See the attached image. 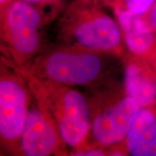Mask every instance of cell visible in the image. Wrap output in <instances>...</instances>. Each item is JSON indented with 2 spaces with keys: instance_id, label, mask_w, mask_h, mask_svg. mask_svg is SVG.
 I'll list each match as a JSON object with an SVG mask.
<instances>
[{
  "instance_id": "1",
  "label": "cell",
  "mask_w": 156,
  "mask_h": 156,
  "mask_svg": "<svg viewBox=\"0 0 156 156\" xmlns=\"http://www.w3.org/2000/svg\"><path fill=\"white\" fill-rule=\"evenodd\" d=\"M36 79L32 83L33 90L55 122L62 141L69 147H77L85 139L91 125L86 99L67 85Z\"/></svg>"
},
{
  "instance_id": "2",
  "label": "cell",
  "mask_w": 156,
  "mask_h": 156,
  "mask_svg": "<svg viewBox=\"0 0 156 156\" xmlns=\"http://www.w3.org/2000/svg\"><path fill=\"white\" fill-rule=\"evenodd\" d=\"M62 30L80 47L109 51L119 46L122 30L110 15L91 0H77L62 20Z\"/></svg>"
},
{
  "instance_id": "3",
  "label": "cell",
  "mask_w": 156,
  "mask_h": 156,
  "mask_svg": "<svg viewBox=\"0 0 156 156\" xmlns=\"http://www.w3.org/2000/svg\"><path fill=\"white\" fill-rule=\"evenodd\" d=\"M103 66L102 57L95 51L59 49L40 62L38 74L41 79L67 86L84 85L95 81Z\"/></svg>"
},
{
  "instance_id": "4",
  "label": "cell",
  "mask_w": 156,
  "mask_h": 156,
  "mask_svg": "<svg viewBox=\"0 0 156 156\" xmlns=\"http://www.w3.org/2000/svg\"><path fill=\"white\" fill-rule=\"evenodd\" d=\"M41 14L23 0L9 2L3 14L4 34L14 56L20 61L30 57L39 45Z\"/></svg>"
},
{
  "instance_id": "5",
  "label": "cell",
  "mask_w": 156,
  "mask_h": 156,
  "mask_svg": "<svg viewBox=\"0 0 156 156\" xmlns=\"http://www.w3.org/2000/svg\"><path fill=\"white\" fill-rule=\"evenodd\" d=\"M25 85L15 75L2 72L0 80V136L9 148L20 146L29 110Z\"/></svg>"
},
{
  "instance_id": "6",
  "label": "cell",
  "mask_w": 156,
  "mask_h": 156,
  "mask_svg": "<svg viewBox=\"0 0 156 156\" xmlns=\"http://www.w3.org/2000/svg\"><path fill=\"white\" fill-rule=\"evenodd\" d=\"M55 122L46 108L38 101L29 110L20 141L24 155L48 156L55 154L61 142Z\"/></svg>"
},
{
  "instance_id": "7",
  "label": "cell",
  "mask_w": 156,
  "mask_h": 156,
  "mask_svg": "<svg viewBox=\"0 0 156 156\" xmlns=\"http://www.w3.org/2000/svg\"><path fill=\"white\" fill-rule=\"evenodd\" d=\"M141 107L134 98L126 96L98 114L91 127L98 143L109 146L125 140Z\"/></svg>"
},
{
  "instance_id": "8",
  "label": "cell",
  "mask_w": 156,
  "mask_h": 156,
  "mask_svg": "<svg viewBox=\"0 0 156 156\" xmlns=\"http://www.w3.org/2000/svg\"><path fill=\"white\" fill-rule=\"evenodd\" d=\"M132 156H156V114L148 107L140 108L125 139Z\"/></svg>"
},
{
  "instance_id": "9",
  "label": "cell",
  "mask_w": 156,
  "mask_h": 156,
  "mask_svg": "<svg viewBox=\"0 0 156 156\" xmlns=\"http://www.w3.org/2000/svg\"><path fill=\"white\" fill-rule=\"evenodd\" d=\"M124 87L126 95L141 108L151 106L156 101V69L142 61L129 62L125 70Z\"/></svg>"
},
{
  "instance_id": "10",
  "label": "cell",
  "mask_w": 156,
  "mask_h": 156,
  "mask_svg": "<svg viewBox=\"0 0 156 156\" xmlns=\"http://www.w3.org/2000/svg\"><path fill=\"white\" fill-rule=\"evenodd\" d=\"M116 13L128 49L140 56L151 51L156 43L155 32L148 27L142 16L134 15L126 8H118Z\"/></svg>"
},
{
  "instance_id": "11",
  "label": "cell",
  "mask_w": 156,
  "mask_h": 156,
  "mask_svg": "<svg viewBox=\"0 0 156 156\" xmlns=\"http://www.w3.org/2000/svg\"><path fill=\"white\" fill-rule=\"evenodd\" d=\"M125 8L134 15H145L151 8L156 0H124Z\"/></svg>"
},
{
  "instance_id": "12",
  "label": "cell",
  "mask_w": 156,
  "mask_h": 156,
  "mask_svg": "<svg viewBox=\"0 0 156 156\" xmlns=\"http://www.w3.org/2000/svg\"><path fill=\"white\" fill-rule=\"evenodd\" d=\"M146 24L154 32L156 31V2L145 15H141Z\"/></svg>"
},
{
  "instance_id": "13",
  "label": "cell",
  "mask_w": 156,
  "mask_h": 156,
  "mask_svg": "<svg viewBox=\"0 0 156 156\" xmlns=\"http://www.w3.org/2000/svg\"><path fill=\"white\" fill-rule=\"evenodd\" d=\"M77 155H103V152L98 150H92V151H88L85 152H82V153H78Z\"/></svg>"
},
{
  "instance_id": "14",
  "label": "cell",
  "mask_w": 156,
  "mask_h": 156,
  "mask_svg": "<svg viewBox=\"0 0 156 156\" xmlns=\"http://www.w3.org/2000/svg\"><path fill=\"white\" fill-rule=\"evenodd\" d=\"M23 1L25 2L30 4V5H33V4H39V3H44L46 0H23Z\"/></svg>"
},
{
  "instance_id": "15",
  "label": "cell",
  "mask_w": 156,
  "mask_h": 156,
  "mask_svg": "<svg viewBox=\"0 0 156 156\" xmlns=\"http://www.w3.org/2000/svg\"><path fill=\"white\" fill-rule=\"evenodd\" d=\"M10 0H0V2H1V5L2 6V5H5L6 4H7V5H8V4L10 2Z\"/></svg>"
},
{
  "instance_id": "16",
  "label": "cell",
  "mask_w": 156,
  "mask_h": 156,
  "mask_svg": "<svg viewBox=\"0 0 156 156\" xmlns=\"http://www.w3.org/2000/svg\"><path fill=\"white\" fill-rule=\"evenodd\" d=\"M56 1H58V0H46L44 3H52V2H55Z\"/></svg>"
},
{
  "instance_id": "17",
  "label": "cell",
  "mask_w": 156,
  "mask_h": 156,
  "mask_svg": "<svg viewBox=\"0 0 156 156\" xmlns=\"http://www.w3.org/2000/svg\"><path fill=\"white\" fill-rule=\"evenodd\" d=\"M102 1H106L107 2H112L116 1V0H102Z\"/></svg>"
},
{
  "instance_id": "18",
  "label": "cell",
  "mask_w": 156,
  "mask_h": 156,
  "mask_svg": "<svg viewBox=\"0 0 156 156\" xmlns=\"http://www.w3.org/2000/svg\"><path fill=\"white\" fill-rule=\"evenodd\" d=\"M155 69H156V65H155Z\"/></svg>"
}]
</instances>
